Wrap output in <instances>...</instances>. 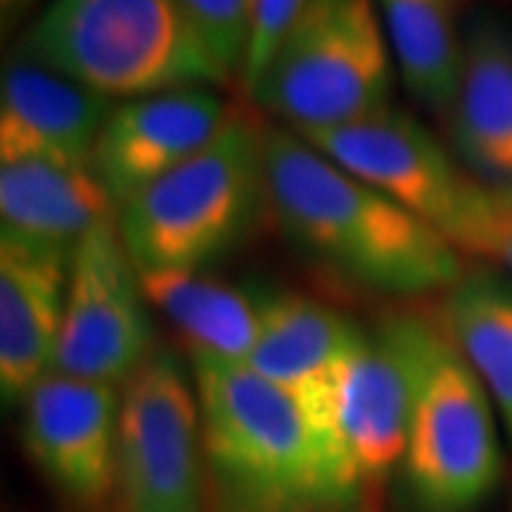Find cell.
Listing matches in <instances>:
<instances>
[{"label": "cell", "instance_id": "cell-11", "mask_svg": "<svg viewBox=\"0 0 512 512\" xmlns=\"http://www.w3.org/2000/svg\"><path fill=\"white\" fill-rule=\"evenodd\" d=\"M18 410L20 444L43 481L74 510H111L120 387L52 370Z\"/></svg>", "mask_w": 512, "mask_h": 512}, {"label": "cell", "instance_id": "cell-2", "mask_svg": "<svg viewBox=\"0 0 512 512\" xmlns=\"http://www.w3.org/2000/svg\"><path fill=\"white\" fill-rule=\"evenodd\" d=\"M268 217L296 251L350 288L390 299L447 293L464 274L450 239L308 146L262 126Z\"/></svg>", "mask_w": 512, "mask_h": 512}, {"label": "cell", "instance_id": "cell-21", "mask_svg": "<svg viewBox=\"0 0 512 512\" xmlns=\"http://www.w3.org/2000/svg\"><path fill=\"white\" fill-rule=\"evenodd\" d=\"M450 242L458 254L484 259L512 279V183L484 185L476 180Z\"/></svg>", "mask_w": 512, "mask_h": 512}, {"label": "cell", "instance_id": "cell-17", "mask_svg": "<svg viewBox=\"0 0 512 512\" xmlns=\"http://www.w3.org/2000/svg\"><path fill=\"white\" fill-rule=\"evenodd\" d=\"M111 220L117 205L89 165L0 163V237L74 256L83 239Z\"/></svg>", "mask_w": 512, "mask_h": 512}, {"label": "cell", "instance_id": "cell-1", "mask_svg": "<svg viewBox=\"0 0 512 512\" xmlns=\"http://www.w3.org/2000/svg\"><path fill=\"white\" fill-rule=\"evenodd\" d=\"M202 419L205 512H345L365 481L342 427L254 370L191 356Z\"/></svg>", "mask_w": 512, "mask_h": 512}, {"label": "cell", "instance_id": "cell-23", "mask_svg": "<svg viewBox=\"0 0 512 512\" xmlns=\"http://www.w3.org/2000/svg\"><path fill=\"white\" fill-rule=\"evenodd\" d=\"M308 0H254V20H251V40H248V55L242 69V89L248 92L256 83V77L265 72L268 60L274 57L279 43L291 32L296 18Z\"/></svg>", "mask_w": 512, "mask_h": 512}, {"label": "cell", "instance_id": "cell-16", "mask_svg": "<svg viewBox=\"0 0 512 512\" xmlns=\"http://www.w3.org/2000/svg\"><path fill=\"white\" fill-rule=\"evenodd\" d=\"M447 131L473 180L512 183V23L498 12H476L467 23Z\"/></svg>", "mask_w": 512, "mask_h": 512}, {"label": "cell", "instance_id": "cell-10", "mask_svg": "<svg viewBox=\"0 0 512 512\" xmlns=\"http://www.w3.org/2000/svg\"><path fill=\"white\" fill-rule=\"evenodd\" d=\"M308 146L453 237L476 180L413 114L387 106L367 117L328 128L296 131ZM453 245V242H450Z\"/></svg>", "mask_w": 512, "mask_h": 512}, {"label": "cell", "instance_id": "cell-5", "mask_svg": "<svg viewBox=\"0 0 512 512\" xmlns=\"http://www.w3.org/2000/svg\"><path fill=\"white\" fill-rule=\"evenodd\" d=\"M396 74L376 0H308L248 94L285 128L311 131L393 106Z\"/></svg>", "mask_w": 512, "mask_h": 512}, {"label": "cell", "instance_id": "cell-25", "mask_svg": "<svg viewBox=\"0 0 512 512\" xmlns=\"http://www.w3.org/2000/svg\"><path fill=\"white\" fill-rule=\"evenodd\" d=\"M345 512H370V510H365V507H356V510H345Z\"/></svg>", "mask_w": 512, "mask_h": 512}, {"label": "cell", "instance_id": "cell-20", "mask_svg": "<svg viewBox=\"0 0 512 512\" xmlns=\"http://www.w3.org/2000/svg\"><path fill=\"white\" fill-rule=\"evenodd\" d=\"M436 311L458 353L487 387L512 444V279L493 265H470L441 293Z\"/></svg>", "mask_w": 512, "mask_h": 512}, {"label": "cell", "instance_id": "cell-18", "mask_svg": "<svg viewBox=\"0 0 512 512\" xmlns=\"http://www.w3.org/2000/svg\"><path fill=\"white\" fill-rule=\"evenodd\" d=\"M148 305L163 316L191 356L245 365L251 356L268 288L228 282L211 271L140 274Z\"/></svg>", "mask_w": 512, "mask_h": 512}, {"label": "cell", "instance_id": "cell-14", "mask_svg": "<svg viewBox=\"0 0 512 512\" xmlns=\"http://www.w3.org/2000/svg\"><path fill=\"white\" fill-rule=\"evenodd\" d=\"M114 100L43 66L9 57L0 74V163L89 165Z\"/></svg>", "mask_w": 512, "mask_h": 512}, {"label": "cell", "instance_id": "cell-19", "mask_svg": "<svg viewBox=\"0 0 512 512\" xmlns=\"http://www.w3.org/2000/svg\"><path fill=\"white\" fill-rule=\"evenodd\" d=\"M376 6L404 92L447 120L461 77L467 0H376Z\"/></svg>", "mask_w": 512, "mask_h": 512}, {"label": "cell", "instance_id": "cell-4", "mask_svg": "<svg viewBox=\"0 0 512 512\" xmlns=\"http://www.w3.org/2000/svg\"><path fill=\"white\" fill-rule=\"evenodd\" d=\"M268 217L262 123L234 111L228 126L117 211L140 274L211 271Z\"/></svg>", "mask_w": 512, "mask_h": 512}, {"label": "cell", "instance_id": "cell-12", "mask_svg": "<svg viewBox=\"0 0 512 512\" xmlns=\"http://www.w3.org/2000/svg\"><path fill=\"white\" fill-rule=\"evenodd\" d=\"M234 111L214 89H183L117 103L92 160L117 211L208 146Z\"/></svg>", "mask_w": 512, "mask_h": 512}, {"label": "cell", "instance_id": "cell-15", "mask_svg": "<svg viewBox=\"0 0 512 512\" xmlns=\"http://www.w3.org/2000/svg\"><path fill=\"white\" fill-rule=\"evenodd\" d=\"M72 256L0 237V396L20 407L55 370Z\"/></svg>", "mask_w": 512, "mask_h": 512}, {"label": "cell", "instance_id": "cell-9", "mask_svg": "<svg viewBox=\"0 0 512 512\" xmlns=\"http://www.w3.org/2000/svg\"><path fill=\"white\" fill-rule=\"evenodd\" d=\"M148 308L117 220L100 225L72 256L57 373L123 387L160 348Z\"/></svg>", "mask_w": 512, "mask_h": 512}, {"label": "cell", "instance_id": "cell-22", "mask_svg": "<svg viewBox=\"0 0 512 512\" xmlns=\"http://www.w3.org/2000/svg\"><path fill=\"white\" fill-rule=\"evenodd\" d=\"M185 15L197 26L208 49L222 63V69L234 80H242L254 0H180Z\"/></svg>", "mask_w": 512, "mask_h": 512}, {"label": "cell", "instance_id": "cell-13", "mask_svg": "<svg viewBox=\"0 0 512 512\" xmlns=\"http://www.w3.org/2000/svg\"><path fill=\"white\" fill-rule=\"evenodd\" d=\"M362 328L308 293L268 291L259 339L245 367L291 393L316 419L339 424V379Z\"/></svg>", "mask_w": 512, "mask_h": 512}, {"label": "cell", "instance_id": "cell-8", "mask_svg": "<svg viewBox=\"0 0 512 512\" xmlns=\"http://www.w3.org/2000/svg\"><path fill=\"white\" fill-rule=\"evenodd\" d=\"M439 311H384L362 328L339 379V427L365 490L390 484L410 436L421 376L439 336Z\"/></svg>", "mask_w": 512, "mask_h": 512}, {"label": "cell", "instance_id": "cell-6", "mask_svg": "<svg viewBox=\"0 0 512 512\" xmlns=\"http://www.w3.org/2000/svg\"><path fill=\"white\" fill-rule=\"evenodd\" d=\"M495 404L441 325L416 396L402 464L399 512H478L504 478Z\"/></svg>", "mask_w": 512, "mask_h": 512}, {"label": "cell", "instance_id": "cell-7", "mask_svg": "<svg viewBox=\"0 0 512 512\" xmlns=\"http://www.w3.org/2000/svg\"><path fill=\"white\" fill-rule=\"evenodd\" d=\"M111 512H205L200 396L177 350L160 345L120 387Z\"/></svg>", "mask_w": 512, "mask_h": 512}, {"label": "cell", "instance_id": "cell-24", "mask_svg": "<svg viewBox=\"0 0 512 512\" xmlns=\"http://www.w3.org/2000/svg\"><path fill=\"white\" fill-rule=\"evenodd\" d=\"M40 0H0V20H3V32L18 29L20 20H26Z\"/></svg>", "mask_w": 512, "mask_h": 512}, {"label": "cell", "instance_id": "cell-3", "mask_svg": "<svg viewBox=\"0 0 512 512\" xmlns=\"http://www.w3.org/2000/svg\"><path fill=\"white\" fill-rule=\"evenodd\" d=\"M12 57L114 103L234 83L180 0H52L23 29Z\"/></svg>", "mask_w": 512, "mask_h": 512}]
</instances>
